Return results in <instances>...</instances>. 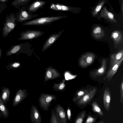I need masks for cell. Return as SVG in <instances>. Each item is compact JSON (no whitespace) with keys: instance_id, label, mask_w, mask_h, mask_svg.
<instances>
[{"instance_id":"1","label":"cell","mask_w":123,"mask_h":123,"mask_svg":"<svg viewBox=\"0 0 123 123\" xmlns=\"http://www.w3.org/2000/svg\"><path fill=\"white\" fill-rule=\"evenodd\" d=\"M68 16L66 15H63L42 17L25 22L22 25L25 26L46 25L51 24L55 21Z\"/></svg>"},{"instance_id":"2","label":"cell","mask_w":123,"mask_h":123,"mask_svg":"<svg viewBox=\"0 0 123 123\" xmlns=\"http://www.w3.org/2000/svg\"><path fill=\"white\" fill-rule=\"evenodd\" d=\"M31 45L28 42L13 45L7 51L6 55L8 56L14 54L17 55L23 53L31 56L33 51L31 49Z\"/></svg>"},{"instance_id":"3","label":"cell","mask_w":123,"mask_h":123,"mask_svg":"<svg viewBox=\"0 0 123 123\" xmlns=\"http://www.w3.org/2000/svg\"><path fill=\"white\" fill-rule=\"evenodd\" d=\"M16 21V14L14 13H11L6 17L2 29L3 37H7L14 29L17 25Z\"/></svg>"},{"instance_id":"4","label":"cell","mask_w":123,"mask_h":123,"mask_svg":"<svg viewBox=\"0 0 123 123\" xmlns=\"http://www.w3.org/2000/svg\"><path fill=\"white\" fill-rule=\"evenodd\" d=\"M39 15L38 14H33L29 12L26 7L22 6L16 14V21L22 23L36 17Z\"/></svg>"},{"instance_id":"5","label":"cell","mask_w":123,"mask_h":123,"mask_svg":"<svg viewBox=\"0 0 123 123\" xmlns=\"http://www.w3.org/2000/svg\"><path fill=\"white\" fill-rule=\"evenodd\" d=\"M44 33V32L39 30H29L20 33L19 35L20 37L18 40H32L41 36Z\"/></svg>"},{"instance_id":"6","label":"cell","mask_w":123,"mask_h":123,"mask_svg":"<svg viewBox=\"0 0 123 123\" xmlns=\"http://www.w3.org/2000/svg\"><path fill=\"white\" fill-rule=\"evenodd\" d=\"M52 9L58 11H64L71 12L74 13H79L81 10V8L66 5L59 3H52L50 5Z\"/></svg>"},{"instance_id":"7","label":"cell","mask_w":123,"mask_h":123,"mask_svg":"<svg viewBox=\"0 0 123 123\" xmlns=\"http://www.w3.org/2000/svg\"><path fill=\"white\" fill-rule=\"evenodd\" d=\"M95 58V55L93 53L89 52L85 53L80 57L79 60V65L82 68H86L93 63Z\"/></svg>"},{"instance_id":"8","label":"cell","mask_w":123,"mask_h":123,"mask_svg":"<svg viewBox=\"0 0 123 123\" xmlns=\"http://www.w3.org/2000/svg\"><path fill=\"white\" fill-rule=\"evenodd\" d=\"M64 31V30H62L57 33L55 32L49 37L43 46L42 52L46 51L61 36Z\"/></svg>"},{"instance_id":"9","label":"cell","mask_w":123,"mask_h":123,"mask_svg":"<svg viewBox=\"0 0 123 123\" xmlns=\"http://www.w3.org/2000/svg\"><path fill=\"white\" fill-rule=\"evenodd\" d=\"M96 91V88H94L88 92L78 100V104L80 105H84L88 103L94 96Z\"/></svg>"},{"instance_id":"10","label":"cell","mask_w":123,"mask_h":123,"mask_svg":"<svg viewBox=\"0 0 123 123\" xmlns=\"http://www.w3.org/2000/svg\"><path fill=\"white\" fill-rule=\"evenodd\" d=\"M123 57L117 63L110 66L109 68L106 73L105 79H107L108 81H110L113 76L117 72V70L122 63Z\"/></svg>"},{"instance_id":"11","label":"cell","mask_w":123,"mask_h":123,"mask_svg":"<svg viewBox=\"0 0 123 123\" xmlns=\"http://www.w3.org/2000/svg\"><path fill=\"white\" fill-rule=\"evenodd\" d=\"M47 2L40 0H37L29 5L27 9L28 11L32 13L36 12L39 9L42 8L46 4Z\"/></svg>"},{"instance_id":"12","label":"cell","mask_w":123,"mask_h":123,"mask_svg":"<svg viewBox=\"0 0 123 123\" xmlns=\"http://www.w3.org/2000/svg\"><path fill=\"white\" fill-rule=\"evenodd\" d=\"M99 18H104L112 23H117V20L114 18V15L107 9L106 6H104L100 11Z\"/></svg>"},{"instance_id":"13","label":"cell","mask_w":123,"mask_h":123,"mask_svg":"<svg viewBox=\"0 0 123 123\" xmlns=\"http://www.w3.org/2000/svg\"><path fill=\"white\" fill-rule=\"evenodd\" d=\"M111 98V95L110 90L108 88H106L104 92L103 102L104 108L107 111L110 110Z\"/></svg>"},{"instance_id":"14","label":"cell","mask_w":123,"mask_h":123,"mask_svg":"<svg viewBox=\"0 0 123 123\" xmlns=\"http://www.w3.org/2000/svg\"><path fill=\"white\" fill-rule=\"evenodd\" d=\"M107 61L106 59L102 60L101 67L92 73V75L94 77L101 76L104 74L107 69Z\"/></svg>"},{"instance_id":"15","label":"cell","mask_w":123,"mask_h":123,"mask_svg":"<svg viewBox=\"0 0 123 123\" xmlns=\"http://www.w3.org/2000/svg\"><path fill=\"white\" fill-rule=\"evenodd\" d=\"M92 34L95 39H99L104 37L105 35L104 31L99 26H97L94 27L92 31Z\"/></svg>"},{"instance_id":"16","label":"cell","mask_w":123,"mask_h":123,"mask_svg":"<svg viewBox=\"0 0 123 123\" xmlns=\"http://www.w3.org/2000/svg\"><path fill=\"white\" fill-rule=\"evenodd\" d=\"M123 37L122 31L118 30L113 31L111 35V38L113 39L114 43L117 45L123 42Z\"/></svg>"},{"instance_id":"17","label":"cell","mask_w":123,"mask_h":123,"mask_svg":"<svg viewBox=\"0 0 123 123\" xmlns=\"http://www.w3.org/2000/svg\"><path fill=\"white\" fill-rule=\"evenodd\" d=\"M123 56V49L117 52L112 54L110 57V66L117 63L121 59Z\"/></svg>"},{"instance_id":"18","label":"cell","mask_w":123,"mask_h":123,"mask_svg":"<svg viewBox=\"0 0 123 123\" xmlns=\"http://www.w3.org/2000/svg\"><path fill=\"white\" fill-rule=\"evenodd\" d=\"M10 90L8 88L4 87L3 86H2L0 97L2 101L5 104L10 100Z\"/></svg>"},{"instance_id":"19","label":"cell","mask_w":123,"mask_h":123,"mask_svg":"<svg viewBox=\"0 0 123 123\" xmlns=\"http://www.w3.org/2000/svg\"><path fill=\"white\" fill-rule=\"evenodd\" d=\"M107 2V0H100L91 11L92 16L95 17L97 15L104 5Z\"/></svg>"},{"instance_id":"20","label":"cell","mask_w":123,"mask_h":123,"mask_svg":"<svg viewBox=\"0 0 123 123\" xmlns=\"http://www.w3.org/2000/svg\"><path fill=\"white\" fill-rule=\"evenodd\" d=\"M23 91L20 89L17 90L13 99L12 107L16 106L21 102L23 99Z\"/></svg>"},{"instance_id":"21","label":"cell","mask_w":123,"mask_h":123,"mask_svg":"<svg viewBox=\"0 0 123 123\" xmlns=\"http://www.w3.org/2000/svg\"><path fill=\"white\" fill-rule=\"evenodd\" d=\"M0 112L3 117L5 119L8 117L9 112L8 109L6 105L2 100L0 95Z\"/></svg>"},{"instance_id":"22","label":"cell","mask_w":123,"mask_h":123,"mask_svg":"<svg viewBox=\"0 0 123 123\" xmlns=\"http://www.w3.org/2000/svg\"><path fill=\"white\" fill-rule=\"evenodd\" d=\"M31 0H14L12 2L11 5L15 8L18 9L21 6H24L28 4Z\"/></svg>"},{"instance_id":"23","label":"cell","mask_w":123,"mask_h":123,"mask_svg":"<svg viewBox=\"0 0 123 123\" xmlns=\"http://www.w3.org/2000/svg\"><path fill=\"white\" fill-rule=\"evenodd\" d=\"M21 66L20 63L17 61L9 63L7 65H6L5 67L6 68L7 70L10 69L15 70L19 68Z\"/></svg>"},{"instance_id":"24","label":"cell","mask_w":123,"mask_h":123,"mask_svg":"<svg viewBox=\"0 0 123 123\" xmlns=\"http://www.w3.org/2000/svg\"><path fill=\"white\" fill-rule=\"evenodd\" d=\"M92 109L93 111L98 113L100 115L103 116L104 114L101 111L100 107L96 102H93L92 104Z\"/></svg>"},{"instance_id":"25","label":"cell","mask_w":123,"mask_h":123,"mask_svg":"<svg viewBox=\"0 0 123 123\" xmlns=\"http://www.w3.org/2000/svg\"><path fill=\"white\" fill-rule=\"evenodd\" d=\"M88 92L86 89H82L79 91L77 93V96L75 98V100L78 99Z\"/></svg>"},{"instance_id":"26","label":"cell","mask_w":123,"mask_h":123,"mask_svg":"<svg viewBox=\"0 0 123 123\" xmlns=\"http://www.w3.org/2000/svg\"><path fill=\"white\" fill-rule=\"evenodd\" d=\"M85 114V112L83 111L78 116L76 121V123H82Z\"/></svg>"},{"instance_id":"27","label":"cell","mask_w":123,"mask_h":123,"mask_svg":"<svg viewBox=\"0 0 123 123\" xmlns=\"http://www.w3.org/2000/svg\"><path fill=\"white\" fill-rule=\"evenodd\" d=\"M123 80L121 83L120 88V101L123 104Z\"/></svg>"},{"instance_id":"28","label":"cell","mask_w":123,"mask_h":123,"mask_svg":"<svg viewBox=\"0 0 123 123\" xmlns=\"http://www.w3.org/2000/svg\"><path fill=\"white\" fill-rule=\"evenodd\" d=\"M7 6L6 4L0 3V15L2 12L7 7Z\"/></svg>"},{"instance_id":"29","label":"cell","mask_w":123,"mask_h":123,"mask_svg":"<svg viewBox=\"0 0 123 123\" xmlns=\"http://www.w3.org/2000/svg\"><path fill=\"white\" fill-rule=\"evenodd\" d=\"M95 119L91 116H89L87 118L85 122L86 123H94Z\"/></svg>"},{"instance_id":"30","label":"cell","mask_w":123,"mask_h":123,"mask_svg":"<svg viewBox=\"0 0 123 123\" xmlns=\"http://www.w3.org/2000/svg\"><path fill=\"white\" fill-rule=\"evenodd\" d=\"M46 74L48 77L49 78H51L52 76V73L51 71L49 70V69L46 72Z\"/></svg>"},{"instance_id":"31","label":"cell","mask_w":123,"mask_h":123,"mask_svg":"<svg viewBox=\"0 0 123 123\" xmlns=\"http://www.w3.org/2000/svg\"><path fill=\"white\" fill-rule=\"evenodd\" d=\"M59 115L62 118H64L65 116V113L62 111H61L60 112Z\"/></svg>"},{"instance_id":"32","label":"cell","mask_w":123,"mask_h":123,"mask_svg":"<svg viewBox=\"0 0 123 123\" xmlns=\"http://www.w3.org/2000/svg\"><path fill=\"white\" fill-rule=\"evenodd\" d=\"M52 98L51 97L49 96L47 97L46 99V101L47 102H50L52 100Z\"/></svg>"},{"instance_id":"33","label":"cell","mask_w":123,"mask_h":123,"mask_svg":"<svg viewBox=\"0 0 123 123\" xmlns=\"http://www.w3.org/2000/svg\"><path fill=\"white\" fill-rule=\"evenodd\" d=\"M65 85L63 84H61L59 86V89L60 90H62V89L64 87Z\"/></svg>"},{"instance_id":"34","label":"cell","mask_w":123,"mask_h":123,"mask_svg":"<svg viewBox=\"0 0 123 123\" xmlns=\"http://www.w3.org/2000/svg\"><path fill=\"white\" fill-rule=\"evenodd\" d=\"M9 0H0V2L1 3L6 4Z\"/></svg>"},{"instance_id":"35","label":"cell","mask_w":123,"mask_h":123,"mask_svg":"<svg viewBox=\"0 0 123 123\" xmlns=\"http://www.w3.org/2000/svg\"><path fill=\"white\" fill-rule=\"evenodd\" d=\"M67 113L68 115V118H69L71 116V112L70 111V110H68Z\"/></svg>"},{"instance_id":"36","label":"cell","mask_w":123,"mask_h":123,"mask_svg":"<svg viewBox=\"0 0 123 123\" xmlns=\"http://www.w3.org/2000/svg\"><path fill=\"white\" fill-rule=\"evenodd\" d=\"M35 117L36 119H37L38 117V115L37 113L36 112L34 114Z\"/></svg>"},{"instance_id":"37","label":"cell","mask_w":123,"mask_h":123,"mask_svg":"<svg viewBox=\"0 0 123 123\" xmlns=\"http://www.w3.org/2000/svg\"><path fill=\"white\" fill-rule=\"evenodd\" d=\"M2 55V50L0 48V58H1Z\"/></svg>"},{"instance_id":"38","label":"cell","mask_w":123,"mask_h":123,"mask_svg":"<svg viewBox=\"0 0 123 123\" xmlns=\"http://www.w3.org/2000/svg\"><path fill=\"white\" fill-rule=\"evenodd\" d=\"M2 115H1V113L0 112V117H1V118H2Z\"/></svg>"}]
</instances>
